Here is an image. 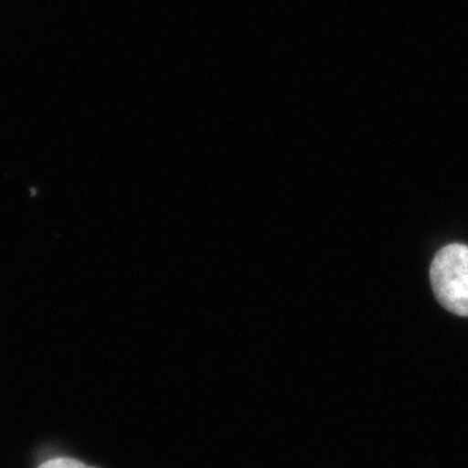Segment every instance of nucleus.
<instances>
[{
  "instance_id": "f257e3e1",
  "label": "nucleus",
  "mask_w": 468,
  "mask_h": 468,
  "mask_svg": "<svg viewBox=\"0 0 468 468\" xmlns=\"http://www.w3.org/2000/svg\"><path fill=\"white\" fill-rule=\"evenodd\" d=\"M433 292L442 307L468 316V247L452 243L441 248L431 266Z\"/></svg>"
},
{
  "instance_id": "f03ea898",
  "label": "nucleus",
  "mask_w": 468,
  "mask_h": 468,
  "mask_svg": "<svg viewBox=\"0 0 468 468\" xmlns=\"http://www.w3.org/2000/svg\"><path fill=\"white\" fill-rule=\"evenodd\" d=\"M38 468H95L90 465L82 464L81 461L72 460V458H54V460L46 461Z\"/></svg>"
}]
</instances>
